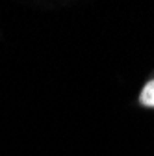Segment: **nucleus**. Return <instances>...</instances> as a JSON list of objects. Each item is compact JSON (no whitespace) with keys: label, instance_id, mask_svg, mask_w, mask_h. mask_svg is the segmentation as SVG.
Listing matches in <instances>:
<instances>
[{"label":"nucleus","instance_id":"nucleus-1","mask_svg":"<svg viewBox=\"0 0 154 156\" xmlns=\"http://www.w3.org/2000/svg\"><path fill=\"white\" fill-rule=\"evenodd\" d=\"M139 104L145 108H154V78L143 86L141 93H139Z\"/></svg>","mask_w":154,"mask_h":156}]
</instances>
